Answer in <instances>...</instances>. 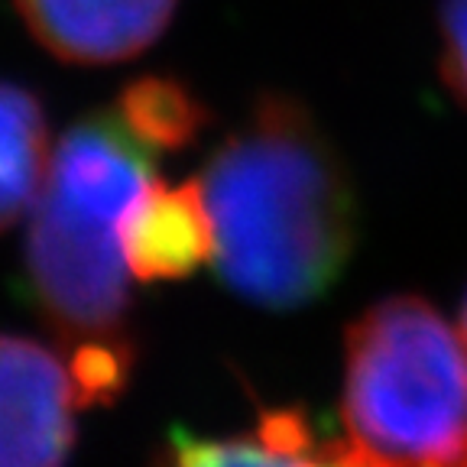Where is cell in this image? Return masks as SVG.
<instances>
[{
  "label": "cell",
  "instance_id": "cell-1",
  "mask_svg": "<svg viewBox=\"0 0 467 467\" xmlns=\"http://www.w3.org/2000/svg\"><path fill=\"white\" fill-rule=\"evenodd\" d=\"M214 263L250 306L296 312L341 279L358 244V192L337 146L289 95H260L202 179Z\"/></svg>",
  "mask_w": 467,
  "mask_h": 467
},
{
  "label": "cell",
  "instance_id": "cell-2",
  "mask_svg": "<svg viewBox=\"0 0 467 467\" xmlns=\"http://www.w3.org/2000/svg\"><path fill=\"white\" fill-rule=\"evenodd\" d=\"M150 179V153L110 110L62 137L26 234L29 302L66 350L81 406H108L130 387V266L120 221Z\"/></svg>",
  "mask_w": 467,
  "mask_h": 467
},
{
  "label": "cell",
  "instance_id": "cell-3",
  "mask_svg": "<svg viewBox=\"0 0 467 467\" xmlns=\"http://www.w3.org/2000/svg\"><path fill=\"white\" fill-rule=\"evenodd\" d=\"M344 445L360 467H467V344L419 296L367 306L344 335Z\"/></svg>",
  "mask_w": 467,
  "mask_h": 467
},
{
  "label": "cell",
  "instance_id": "cell-4",
  "mask_svg": "<svg viewBox=\"0 0 467 467\" xmlns=\"http://www.w3.org/2000/svg\"><path fill=\"white\" fill-rule=\"evenodd\" d=\"M81 406L66 358L0 335V467H66Z\"/></svg>",
  "mask_w": 467,
  "mask_h": 467
},
{
  "label": "cell",
  "instance_id": "cell-5",
  "mask_svg": "<svg viewBox=\"0 0 467 467\" xmlns=\"http://www.w3.org/2000/svg\"><path fill=\"white\" fill-rule=\"evenodd\" d=\"M46 52L78 66L124 62L153 46L179 0H14Z\"/></svg>",
  "mask_w": 467,
  "mask_h": 467
},
{
  "label": "cell",
  "instance_id": "cell-6",
  "mask_svg": "<svg viewBox=\"0 0 467 467\" xmlns=\"http://www.w3.org/2000/svg\"><path fill=\"white\" fill-rule=\"evenodd\" d=\"M120 250L140 283L182 279L214 256V224L202 182L146 179L120 221Z\"/></svg>",
  "mask_w": 467,
  "mask_h": 467
},
{
  "label": "cell",
  "instance_id": "cell-7",
  "mask_svg": "<svg viewBox=\"0 0 467 467\" xmlns=\"http://www.w3.org/2000/svg\"><path fill=\"white\" fill-rule=\"evenodd\" d=\"M166 467H360L341 438L321 435L299 409H270L247 435H175Z\"/></svg>",
  "mask_w": 467,
  "mask_h": 467
},
{
  "label": "cell",
  "instance_id": "cell-8",
  "mask_svg": "<svg viewBox=\"0 0 467 467\" xmlns=\"http://www.w3.org/2000/svg\"><path fill=\"white\" fill-rule=\"evenodd\" d=\"M49 124L39 98L0 81V234L33 212L49 172Z\"/></svg>",
  "mask_w": 467,
  "mask_h": 467
},
{
  "label": "cell",
  "instance_id": "cell-9",
  "mask_svg": "<svg viewBox=\"0 0 467 467\" xmlns=\"http://www.w3.org/2000/svg\"><path fill=\"white\" fill-rule=\"evenodd\" d=\"M110 117L150 156L179 153L208 127V108L185 81L143 75L117 95Z\"/></svg>",
  "mask_w": 467,
  "mask_h": 467
},
{
  "label": "cell",
  "instance_id": "cell-10",
  "mask_svg": "<svg viewBox=\"0 0 467 467\" xmlns=\"http://www.w3.org/2000/svg\"><path fill=\"white\" fill-rule=\"evenodd\" d=\"M441 78L467 108V0L441 4Z\"/></svg>",
  "mask_w": 467,
  "mask_h": 467
},
{
  "label": "cell",
  "instance_id": "cell-11",
  "mask_svg": "<svg viewBox=\"0 0 467 467\" xmlns=\"http://www.w3.org/2000/svg\"><path fill=\"white\" fill-rule=\"evenodd\" d=\"M461 337L467 344V299H464V308H461Z\"/></svg>",
  "mask_w": 467,
  "mask_h": 467
}]
</instances>
